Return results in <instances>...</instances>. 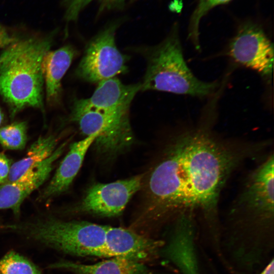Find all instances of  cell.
I'll use <instances>...</instances> for the list:
<instances>
[{"instance_id":"cell-1","label":"cell","mask_w":274,"mask_h":274,"mask_svg":"<svg viewBox=\"0 0 274 274\" xmlns=\"http://www.w3.org/2000/svg\"><path fill=\"white\" fill-rule=\"evenodd\" d=\"M216 106L210 100L197 123L176 134L165 147L147 178L139 218L142 222L160 223L183 212H200L212 248L220 243L222 189L243 161L266 146L265 142L242 143L217 136L213 131Z\"/></svg>"},{"instance_id":"cell-2","label":"cell","mask_w":274,"mask_h":274,"mask_svg":"<svg viewBox=\"0 0 274 274\" xmlns=\"http://www.w3.org/2000/svg\"><path fill=\"white\" fill-rule=\"evenodd\" d=\"M272 153L247 178L221 230L220 248L234 262L261 263L274 249V159Z\"/></svg>"},{"instance_id":"cell-3","label":"cell","mask_w":274,"mask_h":274,"mask_svg":"<svg viewBox=\"0 0 274 274\" xmlns=\"http://www.w3.org/2000/svg\"><path fill=\"white\" fill-rule=\"evenodd\" d=\"M55 34L56 30L18 40L0 63V95L9 106L12 116L26 107L43 109L42 63Z\"/></svg>"},{"instance_id":"cell-4","label":"cell","mask_w":274,"mask_h":274,"mask_svg":"<svg viewBox=\"0 0 274 274\" xmlns=\"http://www.w3.org/2000/svg\"><path fill=\"white\" fill-rule=\"evenodd\" d=\"M146 61L141 90H156L198 98L211 97L220 87L218 81L198 78L186 62L177 26L158 44L136 47Z\"/></svg>"},{"instance_id":"cell-5","label":"cell","mask_w":274,"mask_h":274,"mask_svg":"<svg viewBox=\"0 0 274 274\" xmlns=\"http://www.w3.org/2000/svg\"><path fill=\"white\" fill-rule=\"evenodd\" d=\"M13 229L66 254L105 257L106 226L83 221L49 218L15 225Z\"/></svg>"},{"instance_id":"cell-6","label":"cell","mask_w":274,"mask_h":274,"mask_svg":"<svg viewBox=\"0 0 274 274\" xmlns=\"http://www.w3.org/2000/svg\"><path fill=\"white\" fill-rule=\"evenodd\" d=\"M70 120L79 126L86 136L97 134L93 143L94 148L99 155L107 159L127 151L133 142L129 111H98L83 106L75 99Z\"/></svg>"},{"instance_id":"cell-7","label":"cell","mask_w":274,"mask_h":274,"mask_svg":"<svg viewBox=\"0 0 274 274\" xmlns=\"http://www.w3.org/2000/svg\"><path fill=\"white\" fill-rule=\"evenodd\" d=\"M121 21L109 23L87 43L76 75L90 83L116 77L127 71L129 57L121 53L116 43V32Z\"/></svg>"},{"instance_id":"cell-8","label":"cell","mask_w":274,"mask_h":274,"mask_svg":"<svg viewBox=\"0 0 274 274\" xmlns=\"http://www.w3.org/2000/svg\"><path fill=\"white\" fill-rule=\"evenodd\" d=\"M227 55L242 66L256 72L267 83L272 80L273 68V43L258 25H241L231 39Z\"/></svg>"},{"instance_id":"cell-9","label":"cell","mask_w":274,"mask_h":274,"mask_svg":"<svg viewBox=\"0 0 274 274\" xmlns=\"http://www.w3.org/2000/svg\"><path fill=\"white\" fill-rule=\"evenodd\" d=\"M145 174L108 183H95L76 207L82 213L101 217L120 215L132 196L143 187Z\"/></svg>"},{"instance_id":"cell-10","label":"cell","mask_w":274,"mask_h":274,"mask_svg":"<svg viewBox=\"0 0 274 274\" xmlns=\"http://www.w3.org/2000/svg\"><path fill=\"white\" fill-rule=\"evenodd\" d=\"M173 234L162 252L182 274H200L196 252L194 215L180 214L175 220Z\"/></svg>"},{"instance_id":"cell-11","label":"cell","mask_w":274,"mask_h":274,"mask_svg":"<svg viewBox=\"0 0 274 274\" xmlns=\"http://www.w3.org/2000/svg\"><path fill=\"white\" fill-rule=\"evenodd\" d=\"M67 142L57 148L53 154L39 166L19 179L0 185V210H11L15 215L20 213L23 201L48 178L54 162L65 150Z\"/></svg>"},{"instance_id":"cell-12","label":"cell","mask_w":274,"mask_h":274,"mask_svg":"<svg viewBox=\"0 0 274 274\" xmlns=\"http://www.w3.org/2000/svg\"><path fill=\"white\" fill-rule=\"evenodd\" d=\"M164 244L128 229L106 226L105 257H124L141 262L156 256Z\"/></svg>"},{"instance_id":"cell-13","label":"cell","mask_w":274,"mask_h":274,"mask_svg":"<svg viewBox=\"0 0 274 274\" xmlns=\"http://www.w3.org/2000/svg\"><path fill=\"white\" fill-rule=\"evenodd\" d=\"M141 83L125 84L116 77L98 83L92 95L86 99H76L82 106L94 110L117 112L129 111Z\"/></svg>"},{"instance_id":"cell-14","label":"cell","mask_w":274,"mask_h":274,"mask_svg":"<svg viewBox=\"0 0 274 274\" xmlns=\"http://www.w3.org/2000/svg\"><path fill=\"white\" fill-rule=\"evenodd\" d=\"M97 133L86 136L73 143L61 162L55 174L42 192L43 199H49L66 191L78 173L89 147L93 144Z\"/></svg>"},{"instance_id":"cell-15","label":"cell","mask_w":274,"mask_h":274,"mask_svg":"<svg viewBox=\"0 0 274 274\" xmlns=\"http://www.w3.org/2000/svg\"><path fill=\"white\" fill-rule=\"evenodd\" d=\"M76 55L71 45L48 51L44 55L42 70L45 84L46 96L49 102L57 99L61 91V80Z\"/></svg>"},{"instance_id":"cell-16","label":"cell","mask_w":274,"mask_h":274,"mask_svg":"<svg viewBox=\"0 0 274 274\" xmlns=\"http://www.w3.org/2000/svg\"><path fill=\"white\" fill-rule=\"evenodd\" d=\"M111 258L91 264L61 262L49 267L68 270L74 274H151L141 261L120 257Z\"/></svg>"},{"instance_id":"cell-17","label":"cell","mask_w":274,"mask_h":274,"mask_svg":"<svg viewBox=\"0 0 274 274\" xmlns=\"http://www.w3.org/2000/svg\"><path fill=\"white\" fill-rule=\"evenodd\" d=\"M57 141L52 134L40 137L29 147L25 157L12 164L7 182L19 179L49 157L56 149Z\"/></svg>"},{"instance_id":"cell-18","label":"cell","mask_w":274,"mask_h":274,"mask_svg":"<svg viewBox=\"0 0 274 274\" xmlns=\"http://www.w3.org/2000/svg\"><path fill=\"white\" fill-rule=\"evenodd\" d=\"M27 141L25 122H15L0 127V144L6 149H23Z\"/></svg>"},{"instance_id":"cell-19","label":"cell","mask_w":274,"mask_h":274,"mask_svg":"<svg viewBox=\"0 0 274 274\" xmlns=\"http://www.w3.org/2000/svg\"><path fill=\"white\" fill-rule=\"evenodd\" d=\"M0 274H42L39 268L23 256L10 251L0 259Z\"/></svg>"},{"instance_id":"cell-20","label":"cell","mask_w":274,"mask_h":274,"mask_svg":"<svg viewBox=\"0 0 274 274\" xmlns=\"http://www.w3.org/2000/svg\"><path fill=\"white\" fill-rule=\"evenodd\" d=\"M231 0H198L197 6L190 19L188 38L197 50H199V26L202 18L212 9L220 5L225 4Z\"/></svg>"},{"instance_id":"cell-21","label":"cell","mask_w":274,"mask_h":274,"mask_svg":"<svg viewBox=\"0 0 274 274\" xmlns=\"http://www.w3.org/2000/svg\"><path fill=\"white\" fill-rule=\"evenodd\" d=\"M92 0H63L64 18L67 22L76 21L82 10Z\"/></svg>"},{"instance_id":"cell-22","label":"cell","mask_w":274,"mask_h":274,"mask_svg":"<svg viewBox=\"0 0 274 274\" xmlns=\"http://www.w3.org/2000/svg\"><path fill=\"white\" fill-rule=\"evenodd\" d=\"M12 164L11 159L0 153V185L7 182Z\"/></svg>"},{"instance_id":"cell-23","label":"cell","mask_w":274,"mask_h":274,"mask_svg":"<svg viewBox=\"0 0 274 274\" xmlns=\"http://www.w3.org/2000/svg\"><path fill=\"white\" fill-rule=\"evenodd\" d=\"M18 41L12 36L7 29L0 23V48L9 47Z\"/></svg>"},{"instance_id":"cell-24","label":"cell","mask_w":274,"mask_h":274,"mask_svg":"<svg viewBox=\"0 0 274 274\" xmlns=\"http://www.w3.org/2000/svg\"><path fill=\"white\" fill-rule=\"evenodd\" d=\"M126 0H99L100 11L120 9L123 7Z\"/></svg>"},{"instance_id":"cell-25","label":"cell","mask_w":274,"mask_h":274,"mask_svg":"<svg viewBox=\"0 0 274 274\" xmlns=\"http://www.w3.org/2000/svg\"><path fill=\"white\" fill-rule=\"evenodd\" d=\"M258 274H274L273 258Z\"/></svg>"},{"instance_id":"cell-26","label":"cell","mask_w":274,"mask_h":274,"mask_svg":"<svg viewBox=\"0 0 274 274\" xmlns=\"http://www.w3.org/2000/svg\"><path fill=\"white\" fill-rule=\"evenodd\" d=\"M10 50V47H9L5 51H4L2 54L0 56V63L2 62V61L5 58V57L7 56L8 53H9Z\"/></svg>"},{"instance_id":"cell-27","label":"cell","mask_w":274,"mask_h":274,"mask_svg":"<svg viewBox=\"0 0 274 274\" xmlns=\"http://www.w3.org/2000/svg\"><path fill=\"white\" fill-rule=\"evenodd\" d=\"M4 119V115L1 109H0V126L2 125V123L3 122Z\"/></svg>"}]
</instances>
